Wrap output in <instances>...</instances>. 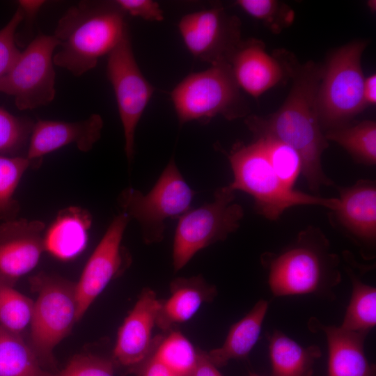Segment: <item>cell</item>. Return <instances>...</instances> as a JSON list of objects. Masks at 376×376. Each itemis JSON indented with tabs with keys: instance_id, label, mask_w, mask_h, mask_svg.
<instances>
[{
	"instance_id": "1",
	"label": "cell",
	"mask_w": 376,
	"mask_h": 376,
	"mask_svg": "<svg viewBox=\"0 0 376 376\" xmlns=\"http://www.w3.org/2000/svg\"><path fill=\"white\" fill-rule=\"evenodd\" d=\"M323 68L313 61L293 71V84L280 109L267 117L250 116L245 120L256 136H268L293 148L302 160L301 174L309 189L318 192L320 187L334 182L324 173L322 155L329 146L317 113V93Z\"/></svg>"
},
{
	"instance_id": "2",
	"label": "cell",
	"mask_w": 376,
	"mask_h": 376,
	"mask_svg": "<svg viewBox=\"0 0 376 376\" xmlns=\"http://www.w3.org/2000/svg\"><path fill=\"white\" fill-rule=\"evenodd\" d=\"M269 288L275 297L313 295L335 299L341 281L340 257L319 227L308 226L279 252L261 255Z\"/></svg>"
},
{
	"instance_id": "3",
	"label": "cell",
	"mask_w": 376,
	"mask_h": 376,
	"mask_svg": "<svg viewBox=\"0 0 376 376\" xmlns=\"http://www.w3.org/2000/svg\"><path fill=\"white\" fill-rule=\"evenodd\" d=\"M125 13L113 3L81 1L60 18L54 36L59 50L54 64L75 76L93 69L109 54L128 30Z\"/></svg>"
},
{
	"instance_id": "4",
	"label": "cell",
	"mask_w": 376,
	"mask_h": 376,
	"mask_svg": "<svg viewBox=\"0 0 376 376\" xmlns=\"http://www.w3.org/2000/svg\"><path fill=\"white\" fill-rule=\"evenodd\" d=\"M228 159L233 174L228 187L251 196L256 212L267 219L276 221L293 206L318 205L332 210L338 205V198H324L286 187L255 139L249 144H235Z\"/></svg>"
},
{
	"instance_id": "5",
	"label": "cell",
	"mask_w": 376,
	"mask_h": 376,
	"mask_svg": "<svg viewBox=\"0 0 376 376\" xmlns=\"http://www.w3.org/2000/svg\"><path fill=\"white\" fill-rule=\"evenodd\" d=\"M367 42L357 40L340 47L329 57L317 93V113L322 130L348 125L366 107L361 56Z\"/></svg>"
},
{
	"instance_id": "6",
	"label": "cell",
	"mask_w": 376,
	"mask_h": 376,
	"mask_svg": "<svg viewBox=\"0 0 376 376\" xmlns=\"http://www.w3.org/2000/svg\"><path fill=\"white\" fill-rule=\"evenodd\" d=\"M171 97L180 125L205 122L219 115L233 120L246 113L228 62L189 75L173 89Z\"/></svg>"
},
{
	"instance_id": "7",
	"label": "cell",
	"mask_w": 376,
	"mask_h": 376,
	"mask_svg": "<svg viewBox=\"0 0 376 376\" xmlns=\"http://www.w3.org/2000/svg\"><path fill=\"white\" fill-rule=\"evenodd\" d=\"M194 194L172 158L148 193L126 188L117 201L120 212L139 224L143 242L152 244L164 239L166 219H179L191 209Z\"/></svg>"
},
{
	"instance_id": "8",
	"label": "cell",
	"mask_w": 376,
	"mask_h": 376,
	"mask_svg": "<svg viewBox=\"0 0 376 376\" xmlns=\"http://www.w3.org/2000/svg\"><path fill=\"white\" fill-rule=\"evenodd\" d=\"M38 292L30 324V344L42 366L55 364L54 347L70 332L77 320L75 283L40 274L31 280Z\"/></svg>"
},
{
	"instance_id": "9",
	"label": "cell",
	"mask_w": 376,
	"mask_h": 376,
	"mask_svg": "<svg viewBox=\"0 0 376 376\" xmlns=\"http://www.w3.org/2000/svg\"><path fill=\"white\" fill-rule=\"evenodd\" d=\"M235 191L228 185L218 188L212 202L190 209L179 219L173 246V266L178 271L200 250L225 240L235 232L244 209L234 203Z\"/></svg>"
},
{
	"instance_id": "10",
	"label": "cell",
	"mask_w": 376,
	"mask_h": 376,
	"mask_svg": "<svg viewBox=\"0 0 376 376\" xmlns=\"http://www.w3.org/2000/svg\"><path fill=\"white\" fill-rule=\"evenodd\" d=\"M58 42L40 33L21 52L10 71L0 80V93L13 96L19 110L34 109L54 98V51Z\"/></svg>"
},
{
	"instance_id": "11",
	"label": "cell",
	"mask_w": 376,
	"mask_h": 376,
	"mask_svg": "<svg viewBox=\"0 0 376 376\" xmlns=\"http://www.w3.org/2000/svg\"><path fill=\"white\" fill-rule=\"evenodd\" d=\"M107 74L115 93L123 127L125 152L130 163L134 154L136 128L155 88L136 61L128 30L108 54Z\"/></svg>"
},
{
	"instance_id": "12",
	"label": "cell",
	"mask_w": 376,
	"mask_h": 376,
	"mask_svg": "<svg viewBox=\"0 0 376 376\" xmlns=\"http://www.w3.org/2000/svg\"><path fill=\"white\" fill-rule=\"evenodd\" d=\"M178 28L190 53L200 61L214 65L229 61L242 41L240 21L221 7L184 15Z\"/></svg>"
},
{
	"instance_id": "13",
	"label": "cell",
	"mask_w": 376,
	"mask_h": 376,
	"mask_svg": "<svg viewBox=\"0 0 376 376\" xmlns=\"http://www.w3.org/2000/svg\"><path fill=\"white\" fill-rule=\"evenodd\" d=\"M130 221L122 212L113 218L75 283L78 321L109 283L128 265L130 258L121 242Z\"/></svg>"
},
{
	"instance_id": "14",
	"label": "cell",
	"mask_w": 376,
	"mask_h": 376,
	"mask_svg": "<svg viewBox=\"0 0 376 376\" xmlns=\"http://www.w3.org/2000/svg\"><path fill=\"white\" fill-rule=\"evenodd\" d=\"M161 300L145 288L119 328L112 360L116 366L134 373L153 354L160 338H152Z\"/></svg>"
},
{
	"instance_id": "15",
	"label": "cell",
	"mask_w": 376,
	"mask_h": 376,
	"mask_svg": "<svg viewBox=\"0 0 376 376\" xmlns=\"http://www.w3.org/2000/svg\"><path fill=\"white\" fill-rule=\"evenodd\" d=\"M45 224L26 219L3 221L0 224V277L11 283L29 273L45 251Z\"/></svg>"
},
{
	"instance_id": "16",
	"label": "cell",
	"mask_w": 376,
	"mask_h": 376,
	"mask_svg": "<svg viewBox=\"0 0 376 376\" xmlns=\"http://www.w3.org/2000/svg\"><path fill=\"white\" fill-rule=\"evenodd\" d=\"M336 207L330 212L336 226L362 248H373L376 242V185L360 180L350 187H338Z\"/></svg>"
},
{
	"instance_id": "17",
	"label": "cell",
	"mask_w": 376,
	"mask_h": 376,
	"mask_svg": "<svg viewBox=\"0 0 376 376\" xmlns=\"http://www.w3.org/2000/svg\"><path fill=\"white\" fill-rule=\"evenodd\" d=\"M102 127L103 120L97 113L77 122L38 120L33 126L26 157L36 164L45 155L69 144L88 152L100 139Z\"/></svg>"
},
{
	"instance_id": "18",
	"label": "cell",
	"mask_w": 376,
	"mask_h": 376,
	"mask_svg": "<svg viewBox=\"0 0 376 376\" xmlns=\"http://www.w3.org/2000/svg\"><path fill=\"white\" fill-rule=\"evenodd\" d=\"M240 88L257 98L285 77L284 67L256 39L241 41L228 61Z\"/></svg>"
},
{
	"instance_id": "19",
	"label": "cell",
	"mask_w": 376,
	"mask_h": 376,
	"mask_svg": "<svg viewBox=\"0 0 376 376\" xmlns=\"http://www.w3.org/2000/svg\"><path fill=\"white\" fill-rule=\"evenodd\" d=\"M314 332L322 331L328 347V376H376L375 364L368 360L364 342L368 334L325 325L315 318L308 322Z\"/></svg>"
},
{
	"instance_id": "20",
	"label": "cell",
	"mask_w": 376,
	"mask_h": 376,
	"mask_svg": "<svg viewBox=\"0 0 376 376\" xmlns=\"http://www.w3.org/2000/svg\"><path fill=\"white\" fill-rule=\"evenodd\" d=\"M171 295L161 300L156 325L164 331L189 320L205 302L212 301L217 292L201 275L177 278L170 284Z\"/></svg>"
},
{
	"instance_id": "21",
	"label": "cell",
	"mask_w": 376,
	"mask_h": 376,
	"mask_svg": "<svg viewBox=\"0 0 376 376\" xmlns=\"http://www.w3.org/2000/svg\"><path fill=\"white\" fill-rule=\"evenodd\" d=\"M91 223V216L85 209L62 210L44 235L45 250L62 260L75 258L86 246Z\"/></svg>"
},
{
	"instance_id": "22",
	"label": "cell",
	"mask_w": 376,
	"mask_h": 376,
	"mask_svg": "<svg viewBox=\"0 0 376 376\" xmlns=\"http://www.w3.org/2000/svg\"><path fill=\"white\" fill-rule=\"evenodd\" d=\"M268 307L269 301L259 300L246 315L231 326L222 346L207 352L214 366L223 367L231 359H244L249 356L259 338Z\"/></svg>"
},
{
	"instance_id": "23",
	"label": "cell",
	"mask_w": 376,
	"mask_h": 376,
	"mask_svg": "<svg viewBox=\"0 0 376 376\" xmlns=\"http://www.w3.org/2000/svg\"><path fill=\"white\" fill-rule=\"evenodd\" d=\"M272 376H313L322 352L318 345L303 347L275 329L267 335Z\"/></svg>"
},
{
	"instance_id": "24",
	"label": "cell",
	"mask_w": 376,
	"mask_h": 376,
	"mask_svg": "<svg viewBox=\"0 0 376 376\" xmlns=\"http://www.w3.org/2000/svg\"><path fill=\"white\" fill-rule=\"evenodd\" d=\"M19 334L0 326V376H52Z\"/></svg>"
},
{
	"instance_id": "25",
	"label": "cell",
	"mask_w": 376,
	"mask_h": 376,
	"mask_svg": "<svg viewBox=\"0 0 376 376\" xmlns=\"http://www.w3.org/2000/svg\"><path fill=\"white\" fill-rule=\"evenodd\" d=\"M325 139L343 147L357 163L376 164V123L366 120L354 125L327 130Z\"/></svg>"
},
{
	"instance_id": "26",
	"label": "cell",
	"mask_w": 376,
	"mask_h": 376,
	"mask_svg": "<svg viewBox=\"0 0 376 376\" xmlns=\"http://www.w3.org/2000/svg\"><path fill=\"white\" fill-rule=\"evenodd\" d=\"M346 272L352 283V293L341 328L368 334L376 324V289L363 283L350 267Z\"/></svg>"
},
{
	"instance_id": "27",
	"label": "cell",
	"mask_w": 376,
	"mask_h": 376,
	"mask_svg": "<svg viewBox=\"0 0 376 376\" xmlns=\"http://www.w3.org/2000/svg\"><path fill=\"white\" fill-rule=\"evenodd\" d=\"M160 336L153 357L177 376H191L198 359V349L180 331Z\"/></svg>"
},
{
	"instance_id": "28",
	"label": "cell",
	"mask_w": 376,
	"mask_h": 376,
	"mask_svg": "<svg viewBox=\"0 0 376 376\" xmlns=\"http://www.w3.org/2000/svg\"><path fill=\"white\" fill-rule=\"evenodd\" d=\"M280 181L288 188L294 185L302 171V160L291 146L268 136H256Z\"/></svg>"
},
{
	"instance_id": "29",
	"label": "cell",
	"mask_w": 376,
	"mask_h": 376,
	"mask_svg": "<svg viewBox=\"0 0 376 376\" xmlns=\"http://www.w3.org/2000/svg\"><path fill=\"white\" fill-rule=\"evenodd\" d=\"M34 301L17 291L11 283L0 281V326L19 334L30 326Z\"/></svg>"
},
{
	"instance_id": "30",
	"label": "cell",
	"mask_w": 376,
	"mask_h": 376,
	"mask_svg": "<svg viewBox=\"0 0 376 376\" xmlns=\"http://www.w3.org/2000/svg\"><path fill=\"white\" fill-rule=\"evenodd\" d=\"M32 164L26 156L0 155V219H15L19 205L13 195L26 169Z\"/></svg>"
},
{
	"instance_id": "31",
	"label": "cell",
	"mask_w": 376,
	"mask_h": 376,
	"mask_svg": "<svg viewBox=\"0 0 376 376\" xmlns=\"http://www.w3.org/2000/svg\"><path fill=\"white\" fill-rule=\"evenodd\" d=\"M33 125L31 119L15 116L0 107V154L19 156L16 155L29 145Z\"/></svg>"
},
{
	"instance_id": "32",
	"label": "cell",
	"mask_w": 376,
	"mask_h": 376,
	"mask_svg": "<svg viewBox=\"0 0 376 376\" xmlns=\"http://www.w3.org/2000/svg\"><path fill=\"white\" fill-rule=\"evenodd\" d=\"M235 4L250 16L262 21L274 32H280L294 19L293 11L278 1L238 0Z\"/></svg>"
},
{
	"instance_id": "33",
	"label": "cell",
	"mask_w": 376,
	"mask_h": 376,
	"mask_svg": "<svg viewBox=\"0 0 376 376\" xmlns=\"http://www.w3.org/2000/svg\"><path fill=\"white\" fill-rule=\"evenodd\" d=\"M114 367L112 359L81 354L73 357L62 370L52 376H114Z\"/></svg>"
},
{
	"instance_id": "34",
	"label": "cell",
	"mask_w": 376,
	"mask_h": 376,
	"mask_svg": "<svg viewBox=\"0 0 376 376\" xmlns=\"http://www.w3.org/2000/svg\"><path fill=\"white\" fill-rule=\"evenodd\" d=\"M23 19L24 13L18 7L8 24L0 29V80L13 68L21 53L16 42V31Z\"/></svg>"
},
{
	"instance_id": "35",
	"label": "cell",
	"mask_w": 376,
	"mask_h": 376,
	"mask_svg": "<svg viewBox=\"0 0 376 376\" xmlns=\"http://www.w3.org/2000/svg\"><path fill=\"white\" fill-rule=\"evenodd\" d=\"M117 6L125 13L145 20L160 22L164 13L159 3L152 0H117Z\"/></svg>"
},
{
	"instance_id": "36",
	"label": "cell",
	"mask_w": 376,
	"mask_h": 376,
	"mask_svg": "<svg viewBox=\"0 0 376 376\" xmlns=\"http://www.w3.org/2000/svg\"><path fill=\"white\" fill-rule=\"evenodd\" d=\"M136 376H177L152 354L135 372Z\"/></svg>"
},
{
	"instance_id": "37",
	"label": "cell",
	"mask_w": 376,
	"mask_h": 376,
	"mask_svg": "<svg viewBox=\"0 0 376 376\" xmlns=\"http://www.w3.org/2000/svg\"><path fill=\"white\" fill-rule=\"evenodd\" d=\"M191 376H222L209 359L207 352L198 349V359L196 368Z\"/></svg>"
},
{
	"instance_id": "38",
	"label": "cell",
	"mask_w": 376,
	"mask_h": 376,
	"mask_svg": "<svg viewBox=\"0 0 376 376\" xmlns=\"http://www.w3.org/2000/svg\"><path fill=\"white\" fill-rule=\"evenodd\" d=\"M363 100L366 107L376 103V75L373 74L365 78L363 88Z\"/></svg>"
},
{
	"instance_id": "39",
	"label": "cell",
	"mask_w": 376,
	"mask_h": 376,
	"mask_svg": "<svg viewBox=\"0 0 376 376\" xmlns=\"http://www.w3.org/2000/svg\"><path fill=\"white\" fill-rule=\"evenodd\" d=\"M45 2L42 0H22L19 1V7L22 8L24 18L32 20Z\"/></svg>"
},
{
	"instance_id": "40",
	"label": "cell",
	"mask_w": 376,
	"mask_h": 376,
	"mask_svg": "<svg viewBox=\"0 0 376 376\" xmlns=\"http://www.w3.org/2000/svg\"><path fill=\"white\" fill-rule=\"evenodd\" d=\"M247 376H261V375H259L256 373H250Z\"/></svg>"
},
{
	"instance_id": "41",
	"label": "cell",
	"mask_w": 376,
	"mask_h": 376,
	"mask_svg": "<svg viewBox=\"0 0 376 376\" xmlns=\"http://www.w3.org/2000/svg\"><path fill=\"white\" fill-rule=\"evenodd\" d=\"M1 277H0V281H1Z\"/></svg>"
}]
</instances>
